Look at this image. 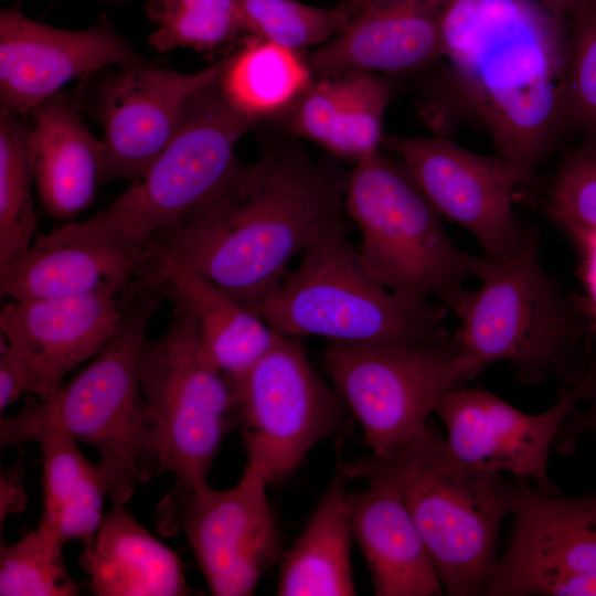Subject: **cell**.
<instances>
[{
  "instance_id": "obj_1",
  "label": "cell",
  "mask_w": 596,
  "mask_h": 596,
  "mask_svg": "<svg viewBox=\"0 0 596 596\" xmlns=\"http://www.w3.org/2000/svg\"><path fill=\"white\" fill-rule=\"evenodd\" d=\"M568 19L539 0H449L419 113L438 136L473 124L534 174L565 130Z\"/></svg>"
},
{
  "instance_id": "obj_2",
  "label": "cell",
  "mask_w": 596,
  "mask_h": 596,
  "mask_svg": "<svg viewBox=\"0 0 596 596\" xmlns=\"http://www.w3.org/2000/svg\"><path fill=\"white\" fill-rule=\"evenodd\" d=\"M349 172L295 142L269 145L206 203L153 240L253 311L288 265L345 223Z\"/></svg>"
},
{
  "instance_id": "obj_3",
  "label": "cell",
  "mask_w": 596,
  "mask_h": 596,
  "mask_svg": "<svg viewBox=\"0 0 596 596\" xmlns=\"http://www.w3.org/2000/svg\"><path fill=\"white\" fill-rule=\"evenodd\" d=\"M159 290L145 281L126 299L116 334L67 384L45 398L29 393L14 415L1 416V448L36 441L57 430L99 454L114 503L127 502L138 483L160 473L156 424L140 385L147 330L160 304Z\"/></svg>"
},
{
  "instance_id": "obj_4",
  "label": "cell",
  "mask_w": 596,
  "mask_h": 596,
  "mask_svg": "<svg viewBox=\"0 0 596 596\" xmlns=\"http://www.w3.org/2000/svg\"><path fill=\"white\" fill-rule=\"evenodd\" d=\"M478 279V289L464 287L443 301L460 321V351L473 377L508 362L517 379L530 385L547 377L566 385L581 380L596 341L594 317L546 274L535 230L525 227L510 258L487 257Z\"/></svg>"
},
{
  "instance_id": "obj_5",
  "label": "cell",
  "mask_w": 596,
  "mask_h": 596,
  "mask_svg": "<svg viewBox=\"0 0 596 596\" xmlns=\"http://www.w3.org/2000/svg\"><path fill=\"white\" fill-rule=\"evenodd\" d=\"M342 467L349 478H381L398 490L450 596L482 595L517 480L465 464L428 425L385 455Z\"/></svg>"
},
{
  "instance_id": "obj_6",
  "label": "cell",
  "mask_w": 596,
  "mask_h": 596,
  "mask_svg": "<svg viewBox=\"0 0 596 596\" xmlns=\"http://www.w3.org/2000/svg\"><path fill=\"white\" fill-rule=\"evenodd\" d=\"M255 312L279 336L368 345L448 340L446 307L395 292L363 267L347 222L321 234Z\"/></svg>"
},
{
  "instance_id": "obj_7",
  "label": "cell",
  "mask_w": 596,
  "mask_h": 596,
  "mask_svg": "<svg viewBox=\"0 0 596 596\" xmlns=\"http://www.w3.org/2000/svg\"><path fill=\"white\" fill-rule=\"evenodd\" d=\"M344 210L361 233L364 269L386 288L444 301L479 277L487 257H476L448 237L441 214L400 159L380 151L349 172Z\"/></svg>"
},
{
  "instance_id": "obj_8",
  "label": "cell",
  "mask_w": 596,
  "mask_h": 596,
  "mask_svg": "<svg viewBox=\"0 0 596 596\" xmlns=\"http://www.w3.org/2000/svg\"><path fill=\"white\" fill-rule=\"evenodd\" d=\"M140 385L156 424L159 470L206 486L225 434L237 424L231 380L202 355L192 318L175 307L159 338L147 340Z\"/></svg>"
},
{
  "instance_id": "obj_9",
  "label": "cell",
  "mask_w": 596,
  "mask_h": 596,
  "mask_svg": "<svg viewBox=\"0 0 596 596\" xmlns=\"http://www.w3.org/2000/svg\"><path fill=\"white\" fill-rule=\"evenodd\" d=\"M323 359L334 390L376 456L415 436L439 401L473 377L458 332L432 344L328 342Z\"/></svg>"
},
{
  "instance_id": "obj_10",
  "label": "cell",
  "mask_w": 596,
  "mask_h": 596,
  "mask_svg": "<svg viewBox=\"0 0 596 596\" xmlns=\"http://www.w3.org/2000/svg\"><path fill=\"white\" fill-rule=\"evenodd\" d=\"M254 126L226 103L216 78L145 173L91 219L148 245L223 188L241 163L236 143Z\"/></svg>"
},
{
  "instance_id": "obj_11",
  "label": "cell",
  "mask_w": 596,
  "mask_h": 596,
  "mask_svg": "<svg viewBox=\"0 0 596 596\" xmlns=\"http://www.w3.org/2000/svg\"><path fill=\"white\" fill-rule=\"evenodd\" d=\"M231 382L247 462L268 483L288 477L316 444L341 428L345 405L313 370L296 337L279 336Z\"/></svg>"
},
{
  "instance_id": "obj_12",
  "label": "cell",
  "mask_w": 596,
  "mask_h": 596,
  "mask_svg": "<svg viewBox=\"0 0 596 596\" xmlns=\"http://www.w3.org/2000/svg\"><path fill=\"white\" fill-rule=\"evenodd\" d=\"M267 485L260 470L247 462L231 489L175 481L159 502L158 531L187 538L212 595H252L265 572L280 558V532Z\"/></svg>"
},
{
  "instance_id": "obj_13",
  "label": "cell",
  "mask_w": 596,
  "mask_h": 596,
  "mask_svg": "<svg viewBox=\"0 0 596 596\" xmlns=\"http://www.w3.org/2000/svg\"><path fill=\"white\" fill-rule=\"evenodd\" d=\"M508 547L487 596H596V496H551L517 478Z\"/></svg>"
},
{
  "instance_id": "obj_14",
  "label": "cell",
  "mask_w": 596,
  "mask_h": 596,
  "mask_svg": "<svg viewBox=\"0 0 596 596\" xmlns=\"http://www.w3.org/2000/svg\"><path fill=\"white\" fill-rule=\"evenodd\" d=\"M439 213L470 231L487 257L505 260L519 249L525 227L513 207L514 190L534 174L498 155L471 152L445 136L384 137Z\"/></svg>"
},
{
  "instance_id": "obj_15",
  "label": "cell",
  "mask_w": 596,
  "mask_h": 596,
  "mask_svg": "<svg viewBox=\"0 0 596 596\" xmlns=\"http://www.w3.org/2000/svg\"><path fill=\"white\" fill-rule=\"evenodd\" d=\"M596 377V342L579 381L567 385L556 404L542 414H526L478 387H456L435 413L447 430V444L465 464L486 471L531 479L535 487L560 496L547 475V458L560 429Z\"/></svg>"
},
{
  "instance_id": "obj_16",
  "label": "cell",
  "mask_w": 596,
  "mask_h": 596,
  "mask_svg": "<svg viewBox=\"0 0 596 596\" xmlns=\"http://www.w3.org/2000/svg\"><path fill=\"white\" fill-rule=\"evenodd\" d=\"M223 58L193 73L140 65L111 75L99 88L104 182L141 177L174 138L196 98L220 75Z\"/></svg>"
},
{
  "instance_id": "obj_17",
  "label": "cell",
  "mask_w": 596,
  "mask_h": 596,
  "mask_svg": "<svg viewBox=\"0 0 596 596\" xmlns=\"http://www.w3.org/2000/svg\"><path fill=\"white\" fill-rule=\"evenodd\" d=\"M143 245L120 230L93 221H68L39 235L15 259L0 267L7 300L73 296H119L140 277Z\"/></svg>"
},
{
  "instance_id": "obj_18",
  "label": "cell",
  "mask_w": 596,
  "mask_h": 596,
  "mask_svg": "<svg viewBox=\"0 0 596 596\" xmlns=\"http://www.w3.org/2000/svg\"><path fill=\"white\" fill-rule=\"evenodd\" d=\"M136 62V52L107 18L65 30L14 9L0 12V107L14 115L34 113L73 79Z\"/></svg>"
},
{
  "instance_id": "obj_19",
  "label": "cell",
  "mask_w": 596,
  "mask_h": 596,
  "mask_svg": "<svg viewBox=\"0 0 596 596\" xmlns=\"http://www.w3.org/2000/svg\"><path fill=\"white\" fill-rule=\"evenodd\" d=\"M125 309L126 299L119 296L7 300L0 311V338L25 364L31 394L45 398L116 334Z\"/></svg>"
},
{
  "instance_id": "obj_20",
  "label": "cell",
  "mask_w": 596,
  "mask_h": 596,
  "mask_svg": "<svg viewBox=\"0 0 596 596\" xmlns=\"http://www.w3.org/2000/svg\"><path fill=\"white\" fill-rule=\"evenodd\" d=\"M448 1L384 0L362 11L307 57L313 77L427 71L441 58V23Z\"/></svg>"
},
{
  "instance_id": "obj_21",
  "label": "cell",
  "mask_w": 596,
  "mask_h": 596,
  "mask_svg": "<svg viewBox=\"0 0 596 596\" xmlns=\"http://www.w3.org/2000/svg\"><path fill=\"white\" fill-rule=\"evenodd\" d=\"M139 278L192 318L203 358L231 381L246 373L279 337L255 311L155 241L148 244Z\"/></svg>"
},
{
  "instance_id": "obj_22",
  "label": "cell",
  "mask_w": 596,
  "mask_h": 596,
  "mask_svg": "<svg viewBox=\"0 0 596 596\" xmlns=\"http://www.w3.org/2000/svg\"><path fill=\"white\" fill-rule=\"evenodd\" d=\"M368 481L366 489L348 494L347 503L375 595H443L432 557L398 490L381 478Z\"/></svg>"
},
{
  "instance_id": "obj_23",
  "label": "cell",
  "mask_w": 596,
  "mask_h": 596,
  "mask_svg": "<svg viewBox=\"0 0 596 596\" xmlns=\"http://www.w3.org/2000/svg\"><path fill=\"white\" fill-rule=\"evenodd\" d=\"M29 156L40 201L47 214L72 221L94 201L104 182V151L77 103L57 94L34 113Z\"/></svg>"
},
{
  "instance_id": "obj_24",
  "label": "cell",
  "mask_w": 596,
  "mask_h": 596,
  "mask_svg": "<svg viewBox=\"0 0 596 596\" xmlns=\"http://www.w3.org/2000/svg\"><path fill=\"white\" fill-rule=\"evenodd\" d=\"M97 596H184L192 594L183 564L120 503L104 515L99 530L78 557Z\"/></svg>"
},
{
  "instance_id": "obj_25",
  "label": "cell",
  "mask_w": 596,
  "mask_h": 596,
  "mask_svg": "<svg viewBox=\"0 0 596 596\" xmlns=\"http://www.w3.org/2000/svg\"><path fill=\"white\" fill-rule=\"evenodd\" d=\"M343 467L333 479L308 523L280 556L277 595L352 596L356 594L351 566L353 538Z\"/></svg>"
},
{
  "instance_id": "obj_26",
  "label": "cell",
  "mask_w": 596,
  "mask_h": 596,
  "mask_svg": "<svg viewBox=\"0 0 596 596\" xmlns=\"http://www.w3.org/2000/svg\"><path fill=\"white\" fill-rule=\"evenodd\" d=\"M313 81L307 57L254 35H245L217 77L226 103L255 126L284 114Z\"/></svg>"
},
{
  "instance_id": "obj_27",
  "label": "cell",
  "mask_w": 596,
  "mask_h": 596,
  "mask_svg": "<svg viewBox=\"0 0 596 596\" xmlns=\"http://www.w3.org/2000/svg\"><path fill=\"white\" fill-rule=\"evenodd\" d=\"M44 508L40 523L63 543L92 545L103 522L107 485L98 464L91 462L71 436L51 430L42 434Z\"/></svg>"
},
{
  "instance_id": "obj_28",
  "label": "cell",
  "mask_w": 596,
  "mask_h": 596,
  "mask_svg": "<svg viewBox=\"0 0 596 596\" xmlns=\"http://www.w3.org/2000/svg\"><path fill=\"white\" fill-rule=\"evenodd\" d=\"M244 4L245 0H163L147 8L156 24L149 44L160 53L177 47L222 52L246 35Z\"/></svg>"
},
{
  "instance_id": "obj_29",
  "label": "cell",
  "mask_w": 596,
  "mask_h": 596,
  "mask_svg": "<svg viewBox=\"0 0 596 596\" xmlns=\"http://www.w3.org/2000/svg\"><path fill=\"white\" fill-rule=\"evenodd\" d=\"M29 130L21 116L0 107V267L32 244L38 226Z\"/></svg>"
},
{
  "instance_id": "obj_30",
  "label": "cell",
  "mask_w": 596,
  "mask_h": 596,
  "mask_svg": "<svg viewBox=\"0 0 596 596\" xmlns=\"http://www.w3.org/2000/svg\"><path fill=\"white\" fill-rule=\"evenodd\" d=\"M350 21L344 1L332 8L313 7L297 0H245L244 4L246 35L298 53L326 44Z\"/></svg>"
},
{
  "instance_id": "obj_31",
  "label": "cell",
  "mask_w": 596,
  "mask_h": 596,
  "mask_svg": "<svg viewBox=\"0 0 596 596\" xmlns=\"http://www.w3.org/2000/svg\"><path fill=\"white\" fill-rule=\"evenodd\" d=\"M63 542L49 528L38 526L0 549L1 596H74L77 584L62 556Z\"/></svg>"
},
{
  "instance_id": "obj_32",
  "label": "cell",
  "mask_w": 596,
  "mask_h": 596,
  "mask_svg": "<svg viewBox=\"0 0 596 596\" xmlns=\"http://www.w3.org/2000/svg\"><path fill=\"white\" fill-rule=\"evenodd\" d=\"M342 76L344 102L331 155L355 163L379 152L384 141L383 119L396 93L391 76L349 72Z\"/></svg>"
},
{
  "instance_id": "obj_33",
  "label": "cell",
  "mask_w": 596,
  "mask_h": 596,
  "mask_svg": "<svg viewBox=\"0 0 596 596\" xmlns=\"http://www.w3.org/2000/svg\"><path fill=\"white\" fill-rule=\"evenodd\" d=\"M546 211L576 243L596 233V140L563 160L547 190Z\"/></svg>"
},
{
  "instance_id": "obj_34",
  "label": "cell",
  "mask_w": 596,
  "mask_h": 596,
  "mask_svg": "<svg viewBox=\"0 0 596 596\" xmlns=\"http://www.w3.org/2000/svg\"><path fill=\"white\" fill-rule=\"evenodd\" d=\"M568 19L564 126L596 138V9Z\"/></svg>"
},
{
  "instance_id": "obj_35",
  "label": "cell",
  "mask_w": 596,
  "mask_h": 596,
  "mask_svg": "<svg viewBox=\"0 0 596 596\" xmlns=\"http://www.w3.org/2000/svg\"><path fill=\"white\" fill-rule=\"evenodd\" d=\"M343 102L341 75L313 77L291 107L272 121L284 132L310 140L331 153L339 131Z\"/></svg>"
},
{
  "instance_id": "obj_36",
  "label": "cell",
  "mask_w": 596,
  "mask_h": 596,
  "mask_svg": "<svg viewBox=\"0 0 596 596\" xmlns=\"http://www.w3.org/2000/svg\"><path fill=\"white\" fill-rule=\"evenodd\" d=\"M30 373L19 355L0 338V411L31 393Z\"/></svg>"
},
{
  "instance_id": "obj_37",
  "label": "cell",
  "mask_w": 596,
  "mask_h": 596,
  "mask_svg": "<svg viewBox=\"0 0 596 596\" xmlns=\"http://www.w3.org/2000/svg\"><path fill=\"white\" fill-rule=\"evenodd\" d=\"M582 401L585 402V407L582 409L574 407L556 437L554 448L562 453L573 449L578 435L586 432L596 433V377Z\"/></svg>"
},
{
  "instance_id": "obj_38",
  "label": "cell",
  "mask_w": 596,
  "mask_h": 596,
  "mask_svg": "<svg viewBox=\"0 0 596 596\" xmlns=\"http://www.w3.org/2000/svg\"><path fill=\"white\" fill-rule=\"evenodd\" d=\"M0 520L8 514L19 513L26 504V496L15 472L1 477Z\"/></svg>"
},
{
  "instance_id": "obj_39",
  "label": "cell",
  "mask_w": 596,
  "mask_h": 596,
  "mask_svg": "<svg viewBox=\"0 0 596 596\" xmlns=\"http://www.w3.org/2000/svg\"><path fill=\"white\" fill-rule=\"evenodd\" d=\"M583 254V277L590 301V311L596 320V233L577 242Z\"/></svg>"
},
{
  "instance_id": "obj_40",
  "label": "cell",
  "mask_w": 596,
  "mask_h": 596,
  "mask_svg": "<svg viewBox=\"0 0 596 596\" xmlns=\"http://www.w3.org/2000/svg\"><path fill=\"white\" fill-rule=\"evenodd\" d=\"M552 13L557 17L568 19L570 17L596 9V0H539Z\"/></svg>"
},
{
  "instance_id": "obj_41",
  "label": "cell",
  "mask_w": 596,
  "mask_h": 596,
  "mask_svg": "<svg viewBox=\"0 0 596 596\" xmlns=\"http://www.w3.org/2000/svg\"><path fill=\"white\" fill-rule=\"evenodd\" d=\"M384 0H345L344 3L351 15V20L362 11L381 3Z\"/></svg>"
},
{
  "instance_id": "obj_42",
  "label": "cell",
  "mask_w": 596,
  "mask_h": 596,
  "mask_svg": "<svg viewBox=\"0 0 596 596\" xmlns=\"http://www.w3.org/2000/svg\"><path fill=\"white\" fill-rule=\"evenodd\" d=\"M148 3V8H153L159 6L163 0H145Z\"/></svg>"
}]
</instances>
